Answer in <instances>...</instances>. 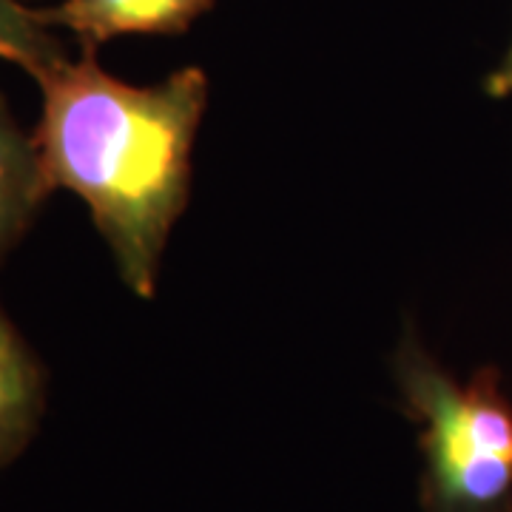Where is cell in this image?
Returning <instances> with one entry per match:
<instances>
[{"label": "cell", "mask_w": 512, "mask_h": 512, "mask_svg": "<svg viewBox=\"0 0 512 512\" xmlns=\"http://www.w3.org/2000/svg\"><path fill=\"white\" fill-rule=\"evenodd\" d=\"M43 416V373L0 308V467L26 450Z\"/></svg>", "instance_id": "obj_5"}, {"label": "cell", "mask_w": 512, "mask_h": 512, "mask_svg": "<svg viewBox=\"0 0 512 512\" xmlns=\"http://www.w3.org/2000/svg\"><path fill=\"white\" fill-rule=\"evenodd\" d=\"M484 92L495 97V100H501V97H510L512 94V43L510 49L504 52L501 57V63L495 66L493 72L487 74V80H484Z\"/></svg>", "instance_id": "obj_7"}, {"label": "cell", "mask_w": 512, "mask_h": 512, "mask_svg": "<svg viewBox=\"0 0 512 512\" xmlns=\"http://www.w3.org/2000/svg\"><path fill=\"white\" fill-rule=\"evenodd\" d=\"M0 60L37 77L63 63L66 49L37 9H26L23 0H0Z\"/></svg>", "instance_id": "obj_6"}, {"label": "cell", "mask_w": 512, "mask_h": 512, "mask_svg": "<svg viewBox=\"0 0 512 512\" xmlns=\"http://www.w3.org/2000/svg\"><path fill=\"white\" fill-rule=\"evenodd\" d=\"M211 6L214 0H60L37 15L52 29H69L80 49L94 55L114 37L180 35Z\"/></svg>", "instance_id": "obj_3"}, {"label": "cell", "mask_w": 512, "mask_h": 512, "mask_svg": "<svg viewBox=\"0 0 512 512\" xmlns=\"http://www.w3.org/2000/svg\"><path fill=\"white\" fill-rule=\"evenodd\" d=\"M35 143L49 188L89 205L128 291L151 296L165 242L188 205L208 77L185 66L154 86L111 77L94 55L37 74Z\"/></svg>", "instance_id": "obj_1"}, {"label": "cell", "mask_w": 512, "mask_h": 512, "mask_svg": "<svg viewBox=\"0 0 512 512\" xmlns=\"http://www.w3.org/2000/svg\"><path fill=\"white\" fill-rule=\"evenodd\" d=\"M393 373L424 424L421 512H512V402L495 367L458 384L407 330Z\"/></svg>", "instance_id": "obj_2"}, {"label": "cell", "mask_w": 512, "mask_h": 512, "mask_svg": "<svg viewBox=\"0 0 512 512\" xmlns=\"http://www.w3.org/2000/svg\"><path fill=\"white\" fill-rule=\"evenodd\" d=\"M49 191L35 137L15 123L0 97V259L26 234Z\"/></svg>", "instance_id": "obj_4"}]
</instances>
